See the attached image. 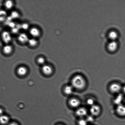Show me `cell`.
I'll use <instances>...</instances> for the list:
<instances>
[{
  "instance_id": "1",
  "label": "cell",
  "mask_w": 125,
  "mask_h": 125,
  "mask_svg": "<svg viewBox=\"0 0 125 125\" xmlns=\"http://www.w3.org/2000/svg\"><path fill=\"white\" fill-rule=\"evenodd\" d=\"M71 82L73 86L78 89H84L86 84L85 79L82 76L79 75L73 77Z\"/></svg>"
},
{
  "instance_id": "2",
  "label": "cell",
  "mask_w": 125,
  "mask_h": 125,
  "mask_svg": "<svg viewBox=\"0 0 125 125\" xmlns=\"http://www.w3.org/2000/svg\"><path fill=\"white\" fill-rule=\"evenodd\" d=\"M2 38L4 42L6 43H8L11 40L12 38L11 34L9 32L5 31L2 33Z\"/></svg>"
},
{
  "instance_id": "3",
  "label": "cell",
  "mask_w": 125,
  "mask_h": 125,
  "mask_svg": "<svg viewBox=\"0 0 125 125\" xmlns=\"http://www.w3.org/2000/svg\"><path fill=\"white\" fill-rule=\"evenodd\" d=\"M122 89V86L119 84L117 83H114L110 85V91L113 93L119 92Z\"/></svg>"
},
{
  "instance_id": "4",
  "label": "cell",
  "mask_w": 125,
  "mask_h": 125,
  "mask_svg": "<svg viewBox=\"0 0 125 125\" xmlns=\"http://www.w3.org/2000/svg\"><path fill=\"white\" fill-rule=\"evenodd\" d=\"M118 47V44L116 41H111L107 45V49L108 51L111 52L116 51Z\"/></svg>"
},
{
  "instance_id": "5",
  "label": "cell",
  "mask_w": 125,
  "mask_h": 125,
  "mask_svg": "<svg viewBox=\"0 0 125 125\" xmlns=\"http://www.w3.org/2000/svg\"><path fill=\"white\" fill-rule=\"evenodd\" d=\"M101 111L100 108L99 106L94 105L91 106L90 109V112L93 116H97L100 114Z\"/></svg>"
},
{
  "instance_id": "6",
  "label": "cell",
  "mask_w": 125,
  "mask_h": 125,
  "mask_svg": "<svg viewBox=\"0 0 125 125\" xmlns=\"http://www.w3.org/2000/svg\"><path fill=\"white\" fill-rule=\"evenodd\" d=\"M42 70V72L44 74L47 75H50L53 72V69L52 67L49 65H44L43 66Z\"/></svg>"
},
{
  "instance_id": "7",
  "label": "cell",
  "mask_w": 125,
  "mask_h": 125,
  "mask_svg": "<svg viewBox=\"0 0 125 125\" xmlns=\"http://www.w3.org/2000/svg\"><path fill=\"white\" fill-rule=\"evenodd\" d=\"M116 111L120 116H125V106L122 104L118 105L116 108Z\"/></svg>"
},
{
  "instance_id": "8",
  "label": "cell",
  "mask_w": 125,
  "mask_h": 125,
  "mask_svg": "<svg viewBox=\"0 0 125 125\" xmlns=\"http://www.w3.org/2000/svg\"><path fill=\"white\" fill-rule=\"evenodd\" d=\"M18 39L20 42L23 44L28 42L29 40L27 35L24 33H22L20 34L18 36Z\"/></svg>"
},
{
  "instance_id": "9",
  "label": "cell",
  "mask_w": 125,
  "mask_h": 125,
  "mask_svg": "<svg viewBox=\"0 0 125 125\" xmlns=\"http://www.w3.org/2000/svg\"><path fill=\"white\" fill-rule=\"evenodd\" d=\"M69 103L72 107L76 108L79 106L80 104V102L78 99L72 98L70 100Z\"/></svg>"
},
{
  "instance_id": "10",
  "label": "cell",
  "mask_w": 125,
  "mask_h": 125,
  "mask_svg": "<svg viewBox=\"0 0 125 125\" xmlns=\"http://www.w3.org/2000/svg\"><path fill=\"white\" fill-rule=\"evenodd\" d=\"M87 114L86 109L84 108H80L78 109L76 111V114L79 117H83L86 115Z\"/></svg>"
},
{
  "instance_id": "11",
  "label": "cell",
  "mask_w": 125,
  "mask_h": 125,
  "mask_svg": "<svg viewBox=\"0 0 125 125\" xmlns=\"http://www.w3.org/2000/svg\"><path fill=\"white\" fill-rule=\"evenodd\" d=\"M9 121V118L8 116L4 115L0 116V123L2 125L8 124Z\"/></svg>"
},
{
  "instance_id": "12",
  "label": "cell",
  "mask_w": 125,
  "mask_h": 125,
  "mask_svg": "<svg viewBox=\"0 0 125 125\" xmlns=\"http://www.w3.org/2000/svg\"><path fill=\"white\" fill-rule=\"evenodd\" d=\"M108 36L111 41H114L118 37V34L117 31L114 30L111 31L109 32Z\"/></svg>"
},
{
  "instance_id": "13",
  "label": "cell",
  "mask_w": 125,
  "mask_h": 125,
  "mask_svg": "<svg viewBox=\"0 0 125 125\" xmlns=\"http://www.w3.org/2000/svg\"><path fill=\"white\" fill-rule=\"evenodd\" d=\"M27 70L26 67L24 66L19 67L17 70V73L19 75L21 76L25 75L27 73Z\"/></svg>"
},
{
  "instance_id": "14",
  "label": "cell",
  "mask_w": 125,
  "mask_h": 125,
  "mask_svg": "<svg viewBox=\"0 0 125 125\" xmlns=\"http://www.w3.org/2000/svg\"><path fill=\"white\" fill-rule=\"evenodd\" d=\"M30 33L32 36L35 37H38L40 35V31L35 28H33L30 29Z\"/></svg>"
},
{
  "instance_id": "15",
  "label": "cell",
  "mask_w": 125,
  "mask_h": 125,
  "mask_svg": "<svg viewBox=\"0 0 125 125\" xmlns=\"http://www.w3.org/2000/svg\"><path fill=\"white\" fill-rule=\"evenodd\" d=\"M13 51V48L11 46L7 45L5 46L3 48L4 53L6 55H9Z\"/></svg>"
},
{
  "instance_id": "16",
  "label": "cell",
  "mask_w": 125,
  "mask_h": 125,
  "mask_svg": "<svg viewBox=\"0 0 125 125\" xmlns=\"http://www.w3.org/2000/svg\"><path fill=\"white\" fill-rule=\"evenodd\" d=\"M7 12L3 10H0V22L4 21L7 18Z\"/></svg>"
},
{
  "instance_id": "17",
  "label": "cell",
  "mask_w": 125,
  "mask_h": 125,
  "mask_svg": "<svg viewBox=\"0 0 125 125\" xmlns=\"http://www.w3.org/2000/svg\"><path fill=\"white\" fill-rule=\"evenodd\" d=\"M123 96L122 94H120L118 95L114 100V103L118 105L121 104L123 100Z\"/></svg>"
},
{
  "instance_id": "18",
  "label": "cell",
  "mask_w": 125,
  "mask_h": 125,
  "mask_svg": "<svg viewBox=\"0 0 125 125\" xmlns=\"http://www.w3.org/2000/svg\"><path fill=\"white\" fill-rule=\"evenodd\" d=\"M73 91V87L70 85L67 86L64 88V92L67 95H70L72 94Z\"/></svg>"
},
{
  "instance_id": "19",
  "label": "cell",
  "mask_w": 125,
  "mask_h": 125,
  "mask_svg": "<svg viewBox=\"0 0 125 125\" xmlns=\"http://www.w3.org/2000/svg\"><path fill=\"white\" fill-rule=\"evenodd\" d=\"M28 42L29 45L32 47H35L37 46L38 44L37 41L34 39H29Z\"/></svg>"
},
{
  "instance_id": "20",
  "label": "cell",
  "mask_w": 125,
  "mask_h": 125,
  "mask_svg": "<svg viewBox=\"0 0 125 125\" xmlns=\"http://www.w3.org/2000/svg\"><path fill=\"white\" fill-rule=\"evenodd\" d=\"M13 2L11 0L6 1L5 3V6L6 8L8 9H10L13 7Z\"/></svg>"
},
{
  "instance_id": "21",
  "label": "cell",
  "mask_w": 125,
  "mask_h": 125,
  "mask_svg": "<svg viewBox=\"0 0 125 125\" xmlns=\"http://www.w3.org/2000/svg\"><path fill=\"white\" fill-rule=\"evenodd\" d=\"M19 17V14L18 12L16 11H13L12 12L11 14V17L12 18L16 19L18 18Z\"/></svg>"
},
{
  "instance_id": "22",
  "label": "cell",
  "mask_w": 125,
  "mask_h": 125,
  "mask_svg": "<svg viewBox=\"0 0 125 125\" xmlns=\"http://www.w3.org/2000/svg\"><path fill=\"white\" fill-rule=\"evenodd\" d=\"M37 62L38 63L40 64H44L45 62V58L43 57H39L37 60Z\"/></svg>"
},
{
  "instance_id": "23",
  "label": "cell",
  "mask_w": 125,
  "mask_h": 125,
  "mask_svg": "<svg viewBox=\"0 0 125 125\" xmlns=\"http://www.w3.org/2000/svg\"><path fill=\"white\" fill-rule=\"evenodd\" d=\"M87 102L88 105H89V106H92L94 105V100L91 99H88Z\"/></svg>"
},
{
  "instance_id": "24",
  "label": "cell",
  "mask_w": 125,
  "mask_h": 125,
  "mask_svg": "<svg viewBox=\"0 0 125 125\" xmlns=\"http://www.w3.org/2000/svg\"><path fill=\"white\" fill-rule=\"evenodd\" d=\"M79 125H87V121L84 119H80L78 122Z\"/></svg>"
},
{
  "instance_id": "25",
  "label": "cell",
  "mask_w": 125,
  "mask_h": 125,
  "mask_svg": "<svg viewBox=\"0 0 125 125\" xmlns=\"http://www.w3.org/2000/svg\"><path fill=\"white\" fill-rule=\"evenodd\" d=\"M22 28L24 30H27L29 28V25L27 24H22Z\"/></svg>"
},
{
  "instance_id": "26",
  "label": "cell",
  "mask_w": 125,
  "mask_h": 125,
  "mask_svg": "<svg viewBox=\"0 0 125 125\" xmlns=\"http://www.w3.org/2000/svg\"><path fill=\"white\" fill-rule=\"evenodd\" d=\"M94 119L91 116H89L87 117V121H88L89 122H92L93 120Z\"/></svg>"
},
{
  "instance_id": "27",
  "label": "cell",
  "mask_w": 125,
  "mask_h": 125,
  "mask_svg": "<svg viewBox=\"0 0 125 125\" xmlns=\"http://www.w3.org/2000/svg\"><path fill=\"white\" fill-rule=\"evenodd\" d=\"M4 111L3 109L0 108V116L3 115Z\"/></svg>"
},
{
  "instance_id": "28",
  "label": "cell",
  "mask_w": 125,
  "mask_h": 125,
  "mask_svg": "<svg viewBox=\"0 0 125 125\" xmlns=\"http://www.w3.org/2000/svg\"><path fill=\"white\" fill-rule=\"evenodd\" d=\"M8 125H19L18 124L15 122H12V123H10Z\"/></svg>"
},
{
  "instance_id": "29",
  "label": "cell",
  "mask_w": 125,
  "mask_h": 125,
  "mask_svg": "<svg viewBox=\"0 0 125 125\" xmlns=\"http://www.w3.org/2000/svg\"><path fill=\"white\" fill-rule=\"evenodd\" d=\"M122 90H123V92L125 94V86L122 88Z\"/></svg>"
},
{
  "instance_id": "30",
  "label": "cell",
  "mask_w": 125,
  "mask_h": 125,
  "mask_svg": "<svg viewBox=\"0 0 125 125\" xmlns=\"http://www.w3.org/2000/svg\"></svg>"
}]
</instances>
